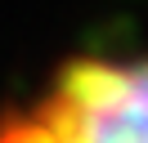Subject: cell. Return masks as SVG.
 <instances>
[{"label": "cell", "mask_w": 148, "mask_h": 143, "mask_svg": "<svg viewBox=\"0 0 148 143\" xmlns=\"http://www.w3.org/2000/svg\"><path fill=\"white\" fill-rule=\"evenodd\" d=\"M0 143H148V49L58 63L0 112Z\"/></svg>", "instance_id": "1"}]
</instances>
